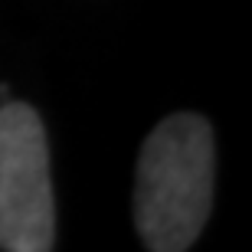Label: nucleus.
<instances>
[{
  "label": "nucleus",
  "mask_w": 252,
  "mask_h": 252,
  "mask_svg": "<svg viewBox=\"0 0 252 252\" xmlns=\"http://www.w3.org/2000/svg\"><path fill=\"white\" fill-rule=\"evenodd\" d=\"M216 148L206 118L170 115L148 134L134 177V226L151 252H184L213 203Z\"/></svg>",
  "instance_id": "1"
},
{
  "label": "nucleus",
  "mask_w": 252,
  "mask_h": 252,
  "mask_svg": "<svg viewBox=\"0 0 252 252\" xmlns=\"http://www.w3.org/2000/svg\"><path fill=\"white\" fill-rule=\"evenodd\" d=\"M56 246L49 144L30 105H0V249L46 252Z\"/></svg>",
  "instance_id": "2"
}]
</instances>
